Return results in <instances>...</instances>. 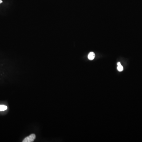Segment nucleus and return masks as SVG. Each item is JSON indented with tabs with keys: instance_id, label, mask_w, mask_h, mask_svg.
Returning a JSON list of instances; mask_svg holds the SVG:
<instances>
[{
	"instance_id": "nucleus-1",
	"label": "nucleus",
	"mask_w": 142,
	"mask_h": 142,
	"mask_svg": "<svg viewBox=\"0 0 142 142\" xmlns=\"http://www.w3.org/2000/svg\"><path fill=\"white\" fill-rule=\"evenodd\" d=\"M36 138V136L34 134H32L30 135L29 136L25 137L23 141V142H33Z\"/></svg>"
},
{
	"instance_id": "nucleus-2",
	"label": "nucleus",
	"mask_w": 142,
	"mask_h": 142,
	"mask_svg": "<svg viewBox=\"0 0 142 142\" xmlns=\"http://www.w3.org/2000/svg\"><path fill=\"white\" fill-rule=\"evenodd\" d=\"M95 57V55L93 52H90L89 54H88V59L91 60H93Z\"/></svg>"
},
{
	"instance_id": "nucleus-3",
	"label": "nucleus",
	"mask_w": 142,
	"mask_h": 142,
	"mask_svg": "<svg viewBox=\"0 0 142 142\" xmlns=\"http://www.w3.org/2000/svg\"><path fill=\"white\" fill-rule=\"evenodd\" d=\"M7 109V106L4 105H0V111H4Z\"/></svg>"
},
{
	"instance_id": "nucleus-4",
	"label": "nucleus",
	"mask_w": 142,
	"mask_h": 142,
	"mask_svg": "<svg viewBox=\"0 0 142 142\" xmlns=\"http://www.w3.org/2000/svg\"><path fill=\"white\" fill-rule=\"evenodd\" d=\"M117 70L119 71H122L123 70V67L121 65L118 66Z\"/></svg>"
},
{
	"instance_id": "nucleus-5",
	"label": "nucleus",
	"mask_w": 142,
	"mask_h": 142,
	"mask_svg": "<svg viewBox=\"0 0 142 142\" xmlns=\"http://www.w3.org/2000/svg\"><path fill=\"white\" fill-rule=\"evenodd\" d=\"M117 65H118V66H120V65H121V63H120V62H119V63H118Z\"/></svg>"
},
{
	"instance_id": "nucleus-6",
	"label": "nucleus",
	"mask_w": 142,
	"mask_h": 142,
	"mask_svg": "<svg viewBox=\"0 0 142 142\" xmlns=\"http://www.w3.org/2000/svg\"><path fill=\"white\" fill-rule=\"evenodd\" d=\"M3 3V1L2 0H0V4H1V3Z\"/></svg>"
}]
</instances>
